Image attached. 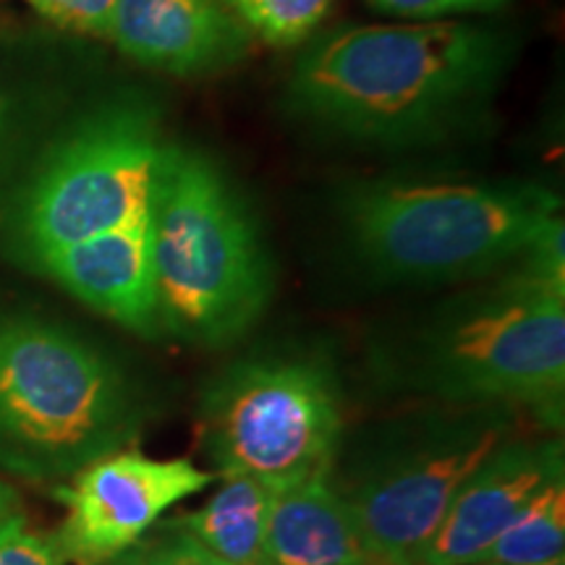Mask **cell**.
I'll return each instance as SVG.
<instances>
[{
    "label": "cell",
    "instance_id": "1",
    "mask_svg": "<svg viewBox=\"0 0 565 565\" xmlns=\"http://www.w3.org/2000/svg\"><path fill=\"white\" fill-rule=\"evenodd\" d=\"M511 63L498 32L469 21L343 26L303 51L294 108L349 137H435L487 103Z\"/></svg>",
    "mask_w": 565,
    "mask_h": 565
},
{
    "label": "cell",
    "instance_id": "2",
    "mask_svg": "<svg viewBox=\"0 0 565 565\" xmlns=\"http://www.w3.org/2000/svg\"><path fill=\"white\" fill-rule=\"evenodd\" d=\"M147 225L166 333L223 345L259 320L273 294L270 259L242 192L210 154L162 147Z\"/></svg>",
    "mask_w": 565,
    "mask_h": 565
},
{
    "label": "cell",
    "instance_id": "3",
    "mask_svg": "<svg viewBox=\"0 0 565 565\" xmlns=\"http://www.w3.org/2000/svg\"><path fill=\"white\" fill-rule=\"evenodd\" d=\"M137 427V395L100 351L38 317L0 320V466L74 475Z\"/></svg>",
    "mask_w": 565,
    "mask_h": 565
},
{
    "label": "cell",
    "instance_id": "4",
    "mask_svg": "<svg viewBox=\"0 0 565 565\" xmlns=\"http://www.w3.org/2000/svg\"><path fill=\"white\" fill-rule=\"evenodd\" d=\"M561 217L536 183H366L345 202L359 257L393 280H456L513 263Z\"/></svg>",
    "mask_w": 565,
    "mask_h": 565
},
{
    "label": "cell",
    "instance_id": "5",
    "mask_svg": "<svg viewBox=\"0 0 565 565\" xmlns=\"http://www.w3.org/2000/svg\"><path fill=\"white\" fill-rule=\"evenodd\" d=\"M158 108L124 100L89 113L47 150L11 212L19 252L47 254L147 217L162 154Z\"/></svg>",
    "mask_w": 565,
    "mask_h": 565
},
{
    "label": "cell",
    "instance_id": "6",
    "mask_svg": "<svg viewBox=\"0 0 565 565\" xmlns=\"http://www.w3.org/2000/svg\"><path fill=\"white\" fill-rule=\"evenodd\" d=\"M422 372L450 398L508 401L561 419L565 296L511 275L435 322Z\"/></svg>",
    "mask_w": 565,
    "mask_h": 565
},
{
    "label": "cell",
    "instance_id": "7",
    "mask_svg": "<svg viewBox=\"0 0 565 565\" xmlns=\"http://www.w3.org/2000/svg\"><path fill=\"white\" fill-rule=\"evenodd\" d=\"M341 424L333 377L309 359L238 364L207 393L202 412L217 471L270 492L330 475Z\"/></svg>",
    "mask_w": 565,
    "mask_h": 565
},
{
    "label": "cell",
    "instance_id": "8",
    "mask_svg": "<svg viewBox=\"0 0 565 565\" xmlns=\"http://www.w3.org/2000/svg\"><path fill=\"white\" fill-rule=\"evenodd\" d=\"M503 443V429H466L377 469L349 503L364 545L380 565H419L456 494Z\"/></svg>",
    "mask_w": 565,
    "mask_h": 565
},
{
    "label": "cell",
    "instance_id": "9",
    "mask_svg": "<svg viewBox=\"0 0 565 565\" xmlns=\"http://www.w3.org/2000/svg\"><path fill=\"white\" fill-rule=\"evenodd\" d=\"M212 482L192 461H160L139 450H113L79 469L58 494L66 521L58 534L66 561L103 565L137 547L160 515Z\"/></svg>",
    "mask_w": 565,
    "mask_h": 565
},
{
    "label": "cell",
    "instance_id": "10",
    "mask_svg": "<svg viewBox=\"0 0 565 565\" xmlns=\"http://www.w3.org/2000/svg\"><path fill=\"white\" fill-rule=\"evenodd\" d=\"M563 479V443H500L466 479L419 565H471L545 487Z\"/></svg>",
    "mask_w": 565,
    "mask_h": 565
},
{
    "label": "cell",
    "instance_id": "11",
    "mask_svg": "<svg viewBox=\"0 0 565 565\" xmlns=\"http://www.w3.org/2000/svg\"><path fill=\"white\" fill-rule=\"evenodd\" d=\"M108 38L141 66L204 76L242 61L252 32L217 0H116Z\"/></svg>",
    "mask_w": 565,
    "mask_h": 565
},
{
    "label": "cell",
    "instance_id": "12",
    "mask_svg": "<svg viewBox=\"0 0 565 565\" xmlns=\"http://www.w3.org/2000/svg\"><path fill=\"white\" fill-rule=\"evenodd\" d=\"M34 267L87 307L141 335L162 330L147 217L47 254Z\"/></svg>",
    "mask_w": 565,
    "mask_h": 565
},
{
    "label": "cell",
    "instance_id": "13",
    "mask_svg": "<svg viewBox=\"0 0 565 565\" xmlns=\"http://www.w3.org/2000/svg\"><path fill=\"white\" fill-rule=\"evenodd\" d=\"M267 565H380L364 545L345 498L320 475L273 492L265 532Z\"/></svg>",
    "mask_w": 565,
    "mask_h": 565
},
{
    "label": "cell",
    "instance_id": "14",
    "mask_svg": "<svg viewBox=\"0 0 565 565\" xmlns=\"http://www.w3.org/2000/svg\"><path fill=\"white\" fill-rule=\"evenodd\" d=\"M225 482L200 511L171 521L228 565H267L265 532L273 492L249 477H223Z\"/></svg>",
    "mask_w": 565,
    "mask_h": 565
},
{
    "label": "cell",
    "instance_id": "15",
    "mask_svg": "<svg viewBox=\"0 0 565 565\" xmlns=\"http://www.w3.org/2000/svg\"><path fill=\"white\" fill-rule=\"evenodd\" d=\"M565 553V484L553 482L471 565H540Z\"/></svg>",
    "mask_w": 565,
    "mask_h": 565
},
{
    "label": "cell",
    "instance_id": "16",
    "mask_svg": "<svg viewBox=\"0 0 565 565\" xmlns=\"http://www.w3.org/2000/svg\"><path fill=\"white\" fill-rule=\"evenodd\" d=\"M246 30L275 47L299 45L333 9L335 0H223Z\"/></svg>",
    "mask_w": 565,
    "mask_h": 565
},
{
    "label": "cell",
    "instance_id": "17",
    "mask_svg": "<svg viewBox=\"0 0 565 565\" xmlns=\"http://www.w3.org/2000/svg\"><path fill=\"white\" fill-rule=\"evenodd\" d=\"M0 565H66L58 536L30 526L17 508L0 513Z\"/></svg>",
    "mask_w": 565,
    "mask_h": 565
},
{
    "label": "cell",
    "instance_id": "18",
    "mask_svg": "<svg viewBox=\"0 0 565 565\" xmlns=\"http://www.w3.org/2000/svg\"><path fill=\"white\" fill-rule=\"evenodd\" d=\"M42 17L66 30L108 38L116 0H30Z\"/></svg>",
    "mask_w": 565,
    "mask_h": 565
},
{
    "label": "cell",
    "instance_id": "19",
    "mask_svg": "<svg viewBox=\"0 0 565 565\" xmlns=\"http://www.w3.org/2000/svg\"><path fill=\"white\" fill-rule=\"evenodd\" d=\"M377 11L393 13V17L440 21L443 17L471 11H492L508 3V0H370Z\"/></svg>",
    "mask_w": 565,
    "mask_h": 565
},
{
    "label": "cell",
    "instance_id": "20",
    "mask_svg": "<svg viewBox=\"0 0 565 565\" xmlns=\"http://www.w3.org/2000/svg\"><path fill=\"white\" fill-rule=\"evenodd\" d=\"M145 565H228L192 534L171 524V534L147 547Z\"/></svg>",
    "mask_w": 565,
    "mask_h": 565
},
{
    "label": "cell",
    "instance_id": "21",
    "mask_svg": "<svg viewBox=\"0 0 565 565\" xmlns=\"http://www.w3.org/2000/svg\"><path fill=\"white\" fill-rule=\"evenodd\" d=\"M145 555H147V545H141V542H139L137 547L126 550V553L116 555L113 561L103 563V565H145Z\"/></svg>",
    "mask_w": 565,
    "mask_h": 565
},
{
    "label": "cell",
    "instance_id": "22",
    "mask_svg": "<svg viewBox=\"0 0 565 565\" xmlns=\"http://www.w3.org/2000/svg\"><path fill=\"white\" fill-rule=\"evenodd\" d=\"M13 492L9 490V487H3L0 484V513H9V511H13Z\"/></svg>",
    "mask_w": 565,
    "mask_h": 565
},
{
    "label": "cell",
    "instance_id": "23",
    "mask_svg": "<svg viewBox=\"0 0 565 565\" xmlns=\"http://www.w3.org/2000/svg\"><path fill=\"white\" fill-rule=\"evenodd\" d=\"M540 565H565V561L561 557V561H550V563H540Z\"/></svg>",
    "mask_w": 565,
    "mask_h": 565
}]
</instances>
